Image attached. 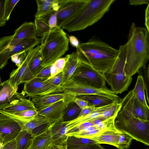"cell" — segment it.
<instances>
[{"label":"cell","mask_w":149,"mask_h":149,"mask_svg":"<svg viewBox=\"0 0 149 149\" xmlns=\"http://www.w3.org/2000/svg\"><path fill=\"white\" fill-rule=\"evenodd\" d=\"M126 51L124 72L132 77L149 59V31L144 27H137L133 22L125 44Z\"/></svg>","instance_id":"cell-1"},{"label":"cell","mask_w":149,"mask_h":149,"mask_svg":"<svg viewBox=\"0 0 149 149\" xmlns=\"http://www.w3.org/2000/svg\"><path fill=\"white\" fill-rule=\"evenodd\" d=\"M76 49L79 59L88 63L102 73L111 70L119 53V49H115L105 42L96 39L80 43Z\"/></svg>","instance_id":"cell-2"},{"label":"cell","mask_w":149,"mask_h":149,"mask_svg":"<svg viewBox=\"0 0 149 149\" xmlns=\"http://www.w3.org/2000/svg\"><path fill=\"white\" fill-rule=\"evenodd\" d=\"M114 0H91L77 14L65 22L61 28L69 32L83 30L100 20L109 10Z\"/></svg>","instance_id":"cell-3"},{"label":"cell","mask_w":149,"mask_h":149,"mask_svg":"<svg viewBox=\"0 0 149 149\" xmlns=\"http://www.w3.org/2000/svg\"><path fill=\"white\" fill-rule=\"evenodd\" d=\"M40 39L41 65L44 68L51 65L68 49L69 40L61 28L57 27L53 29Z\"/></svg>","instance_id":"cell-4"},{"label":"cell","mask_w":149,"mask_h":149,"mask_svg":"<svg viewBox=\"0 0 149 149\" xmlns=\"http://www.w3.org/2000/svg\"><path fill=\"white\" fill-rule=\"evenodd\" d=\"M114 125L118 130L129 135L133 139L149 145V120L140 119L120 108Z\"/></svg>","instance_id":"cell-5"},{"label":"cell","mask_w":149,"mask_h":149,"mask_svg":"<svg viewBox=\"0 0 149 149\" xmlns=\"http://www.w3.org/2000/svg\"><path fill=\"white\" fill-rule=\"evenodd\" d=\"M118 49V56L112 68L109 72L103 73L105 81L116 94L127 90L132 80V77L127 76L124 72L125 44L120 46Z\"/></svg>","instance_id":"cell-6"},{"label":"cell","mask_w":149,"mask_h":149,"mask_svg":"<svg viewBox=\"0 0 149 149\" xmlns=\"http://www.w3.org/2000/svg\"><path fill=\"white\" fill-rule=\"evenodd\" d=\"M70 79L96 88L106 87L103 73L79 59L77 68Z\"/></svg>","instance_id":"cell-7"},{"label":"cell","mask_w":149,"mask_h":149,"mask_svg":"<svg viewBox=\"0 0 149 149\" xmlns=\"http://www.w3.org/2000/svg\"><path fill=\"white\" fill-rule=\"evenodd\" d=\"M61 88L62 92L75 97L84 95H97L121 99L114 92L107 87L101 88H96L71 79L61 86Z\"/></svg>","instance_id":"cell-8"},{"label":"cell","mask_w":149,"mask_h":149,"mask_svg":"<svg viewBox=\"0 0 149 149\" xmlns=\"http://www.w3.org/2000/svg\"><path fill=\"white\" fill-rule=\"evenodd\" d=\"M57 92H62L61 86L52 84L47 79L35 77L24 83L21 93L30 97Z\"/></svg>","instance_id":"cell-9"},{"label":"cell","mask_w":149,"mask_h":149,"mask_svg":"<svg viewBox=\"0 0 149 149\" xmlns=\"http://www.w3.org/2000/svg\"><path fill=\"white\" fill-rule=\"evenodd\" d=\"M90 0H59V8L55 12L58 27L61 28L65 22L79 12Z\"/></svg>","instance_id":"cell-10"},{"label":"cell","mask_w":149,"mask_h":149,"mask_svg":"<svg viewBox=\"0 0 149 149\" xmlns=\"http://www.w3.org/2000/svg\"><path fill=\"white\" fill-rule=\"evenodd\" d=\"M118 103L120 102H115L105 106L95 107L94 111L89 114L68 122V131L86 121L99 118L107 119L111 117L117 113L120 109V105L117 104Z\"/></svg>","instance_id":"cell-11"},{"label":"cell","mask_w":149,"mask_h":149,"mask_svg":"<svg viewBox=\"0 0 149 149\" xmlns=\"http://www.w3.org/2000/svg\"><path fill=\"white\" fill-rule=\"evenodd\" d=\"M40 38H28L23 39L15 45L9 46L0 50V69L8 64V60L13 55L23 51L28 52L38 45Z\"/></svg>","instance_id":"cell-12"},{"label":"cell","mask_w":149,"mask_h":149,"mask_svg":"<svg viewBox=\"0 0 149 149\" xmlns=\"http://www.w3.org/2000/svg\"><path fill=\"white\" fill-rule=\"evenodd\" d=\"M37 38L34 22H25L14 31L13 35L2 37L3 46L5 48L15 45L23 39Z\"/></svg>","instance_id":"cell-13"},{"label":"cell","mask_w":149,"mask_h":149,"mask_svg":"<svg viewBox=\"0 0 149 149\" xmlns=\"http://www.w3.org/2000/svg\"><path fill=\"white\" fill-rule=\"evenodd\" d=\"M120 103L121 108L140 119L149 120V107L140 102L134 97L132 90L121 100Z\"/></svg>","instance_id":"cell-14"},{"label":"cell","mask_w":149,"mask_h":149,"mask_svg":"<svg viewBox=\"0 0 149 149\" xmlns=\"http://www.w3.org/2000/svg\"><path fill=\"white\" fill-rule=\"evenodd\" d=\"M21 130L17 121L6 115L0 113V136L4 144L15 139Z\"/></svg>","instance_id":"cell-15"},{"label":"cell","mask_w":149,"mask_h":149,"mask_svg":"<svg viewBox=\"0 0 149 149\" xmlns=\"http://www.w3.org/2000/svg\"><path fill=\"white\" fill-rule=\"evenodd\" d=\"M75 97L59 101L50 106L38 111V114L45 117L51 125L61 118L64 111Z\"/></svg>","instance_id":"cell-16"},{"label":"cell","mask_w":149,"mask_h":149,"mask_svg":"<svg viewBox=\"0 0 149 149\" xmlns=\"http://www.w3.org/2000/svg\"><path fill=\"white\" fill-rule=\"evenodd\" d=\"M73 96L65 93H52L42 95L30 97L36 110H43L59 101L65 100Z\"/></svg>","instance_id":"cell-17"},{"label":"cell","mask_w":149,"mask_h":149,"mask_svg":"<svg viewBox=\"0 0 149 149\" xmlns=\"http://www.w3.org/2000/svg\"><path fill=\"white\" fill-rule=\"evenodd\" d=\"M51 124L44 117L38 114L29 121L22 123L21 131L30 133L31 137L39 134L47 130Z\"/></svg>","instance_id":"cell-18"},{"label":"cell","mask_w":149,"mask_h":149,"mask_svg":"<svg viewBox=\"0 0 149 149\" xmlns=\"http://www.w3.org/2000/svg\"><path fill=\"white\" fill-rule=\"evenodd\" d=\"M40 47V44L39 45L36 47L29 51L22 64L16 69L12 70L8 79L13 86H18L22 83L28 63L34 55L39 50Z\"/></svg>","instance_id":"cell-19"},{"label":"cell","mask_w":149,"mask_h":149,"mask_svg":"<svg viewBox=\"0 0 149 149\" xmlns=\"http://www.w3.org/2000/svg\"><path fill=\"white\" fill-rule=\"evenodd\" d=\"M3 82V86L0 91V106L1 109L11 102L18 100L24 96L21 93H18L17 92L18 86H13L9 79Z\"/></svg>","instance_id":"cell-20"},{"label":"cell","mask_w":149,"mask_h":149,"mask_svg":"<svg viewBox=\"0 0 149 149\" xmlns=\"http://www.w3.org/2000/svg\"><path fill=\"white\" fill-rule=\"evenodd\" d=\"M68 122H63L61 119L51 124L50 130L52 141L51 144L60 145L66 144L68 136Z\"/></svg>","instance_id":"cell-21"},{"label":"cell","mask_w":149,"mask_h":149,"mask_svg":"<svg viewBox=\"0 0 149 149\" xmlns=\"http://www.w3.org/2000/svg\"><path fill=\"white\" fill-rule=\"evenodd\" d=\"M40 49L28 63L22 83H25L34 77L44 68L41 65L42 58Z\"/></svg>","instance_id":"cell-22"},{"label":"cell","mask_w":149,"mask_h":149,"mask_svg":"<svg viewBox=\"0 0 149 149\" xmlns=\"http://www.w3.org/2000/svg\"><path fill=\"white\" fill-rule=\"evenodd\" d=\"M66 56L67 60L62 71L63 77L61 86L65 85L70 80L77 68L79 61L76 51Z\"/></svg>","instance_id":"cell-23"},{"label":"cell","mask_w":149,"mask_h":149,"mask_svg":"<svg viewBox=\"0 0 149 149\" xmlns=\"http://www.w3.org/2000/svg\"><path fill=\"white\" fill-rule=\"evenodd\" d=\"M52 141L50 127L42 133L31 137L28 149H48Z\"/></svg>","instance_id":"cell-24"},{"label":"cell","mask_w":149,"mask_h":149,"mask_svg":"<svg viewBox=\"0 0 149 149\" xmlns=\"http://www.w3.org/2000/svg\"><path fill=\"white\" fill-rule=\"evenodd\" d=\"M29 109L36 110L31 100L24 97L11 102L1 110L8 113L13 114Z\"/></svg>","instance_id":"cell-25"},{"label":"cell","mask_w":149,"mask_h":149,"mask_svg":"<svg viewBox=\"0 0 149 149\" xmlns=\"http://www.w3.org/2000/svg\"><path fill=\"white\" fill-rule=\"evenodd\" d=\"M87 101L88 105L101 107L113 103H120L121 100L97 95H87L76 97Z\"/></svg>","instance_id":"cell-26"},{"label":"cell","mask_w":149,"mask_h":149,"mask_svg":"<svg viewBox=\"0 0 149 149\" xmlns=\"http://www.w3.org/2000/svg\"><path fill=\"white\" fill-rule=\"evenodd\" d=\"M120 132L118 130L107 131L89 139L94 141L96 143L110 145L117 148Z\"/></svg>","instance_id":"cell-27"},{"label":"cell","mask_w":149,"mask_h":149,"mask_svg":"<svg viewBox=\"0 0 149 149\" xmlns=\"http://www.w3.org/2000/svg\"><path fill=\"white\" fill-rule=\"evenodd\" d=\"M0 113L5 114L12 118L17 121L20 126L22 123L29 121L38 114V111L34 109H29L13 114L8 113L0 109Z\"/></svg>","instance_id":"cell-28"},{"label":"cell","mask_w":149,"mask_h":149,"mask_svg":"<svg viewBox=\"0 0 149 149\" xmlns=\"http://www.w3.org/2000/svg\"><path fill=\"white\" fill-rule=\"evenodd\" d=\"M54 12L41 17H35L34 23L37 37H42L51 31L48 22L50 16Z\"/></svg>","instance_id":"cell-29"},{"label":"cell","mask_w":149,"mask_h":149,"mask_svg":"<svg viewBox=\"0 0 149 149\" xmlns=\"http://www.w3.org/2000/svg\"><path fill=\"white\" fill-rule=\"evenodd\" d=\"M132 91L134 97L140 102L149 107L146 98L144 84L141 76H138L135 85Z\"/></svg>","instance_id":"cell-30"},{"label":"cell","mask_w":149,"mask_h":149,"mask_svg":"<svg viewBox=\"0 0 149 149\" xmlns=\"http://www.w3.org/2000/svg\"><path fill=\"white\" fill-rule=\"evenodd\" d=\"M81 110L73 101L64 111L61 119L63 122H68L75 119L78 117Z\"/></svg>","instance_id":"cell-31"},{"label":"cell","mask_w":149,"mask_h":149,"mask_svg":"<svg viewBox=\"0 0 149 149\" xmlns=\"http://www.w3.org/2000/svg\"><path fill=\"white\" fill-rule=\"evenodd\" d=\"M54 0H36L37 10L35 17H42L54 12L53 9Z\"/></svg>","instance_id":"cell-32"},{"label":"cell","mask_w":149,"mask_h":149,"mask_svg":"<svg viewBox=\"0 0 149 149\" xmlns=\"http://www.w3.org/2000/svg\"><path fill=\"white\" fill-rule=\"evenodd\" d=\"M31 135L26 131H21L15 138L16 149H28Z\"/></svg>","instance_id":"cell-33"},{"label":"cell","mask_w":149,"mask_h":149,"mask_svg":"<svg viewBox=\"0 0 149 149\" xmlns=\"http://www.w3.org/2000/svg\"><path fill=\"white\" fill-rule=\"evenodd\" d=\"M96 143L94 141L88 139L68 136L66 141L67 146H80Z\"/></svg>","instance_id":"cell-34"},{"label":"cell","mask_w":149,"mask_h":149,"mask_svg":"<svg viewBox=\"0 0 149 149\" xmlns=\"http://www.w3.org/2000/svg\"><path fill=\"white\" fill-rule=\"evenodd\" d=\"M149 66L143 67L141 68L137 73L139 75L141 76L143 79L144 84L146 97L147 104L149 105L148 98L149 86Z\"/></svg>","instance_id":"cell-35"},{"label":"cell","mask_w":149,"mask_h":149,"mask_svg":"<svg viewBox=\"0 0 149 149\" xmlns=\"http://www.w3.org/2000/svg\"><path fill=\"white\" fill-rule=\"evenodd\" d=\"M67 59V57L66 55L64 57L60 58L58 59L51 65V76L48 79L62 72Z\"/></svg>","instance_id":"cell-36"},{"label":"cell","mask_w":149,"mask_h":149,"mask_svg":"<svg viewBox=\"0 0 149 149\" xmlns=\"http://www.w3.org/2000/svg\"><path fill=\"white\" fill-rule=\"evenodd\" d=\"M133 139L129 135L121 132L117 148L118 149H127L130 147Z\"/></svg>","instance_id":"cell-37"},{"label":"cell","mask_w":149,"mask_h":149,"mask_svg":"<svg viewBox=\"0 0 149 149\" xmlns=\"http://www.w3.org/2000/svg\"><path fill=\"white\" fill-rule=\"evenodd\" d=\"M19 1V0H5L3 17L6 21L9 19L12 11Z\"/></svg>","instance_id":"cell-38"},{"label":"cell","mask_w":149,"mask_h":149,"mask_svg":"<svg viewBox=\"0 0 149 149\" xmlns=\"http://www.w3.org/2000/svg\"><path fill=\"white\" fill-rule=\"evenodd\" d=\"M28 52L23 51L15 54L11 57V61L18 67H19L24 61Z\"/></svg>","instance_id":"cell-39"},{"label":"cell","mask_w":149,"mask_h":149,"mask_svg":"<svg viewBox=\"0 0 149 149\" xmlns=\"http://www.w3.org/2000/svg\"><path fill=\"white\" fill-rule=\"evenodd\" d=\"M67 149H104L100 144L95 143L80 146H67Z\"/></svg>","instance_id":"cell-40"},{"label":"cell","mask_w":149,"mask_h":149,"mask_svg":"<svg viewBox=\"0 0 149 149\" xmlns=\"http://www.w3.org/2000/svg\"><path fill=\"white\" fill-rule=\"evenodd\" d=\"M51 65L44 68L35 77L48 79L51 76Z\"/></svg>","instance_id":"cell-41"},{"label":"cell","mask_w":149,"mask_h":149,"mask_svg":"<svg viewBox=\"0 0 149 149\" xmlns=\"http://www.w3.org/2000/svg\"><path fill=\"white\" fill-rule=\"evenodd\" d=\"M63 77L62 72L47 79L52 84L58 86H61Z\"/></svg>","instance_id":"cell-42"},{"label":"cell","mask_w":149,"mask_h":149,"mask_svg":"<svg viewBox=\"0 0 149 149\" xmlns=\"http://www.w3.org/2000/svg\"><path fill=\"white\" fill-rule=\"evenodd\" d=\"M55 12L51 14L48 20V24L50 30L58 27L57 18Z\"/></svg>","instance_id":"cell-43"},{"label":"cell","mask_w":149,"mask_h":149,"mask_svg":"<svg viewBox=\"0 0 149 149\" xmlns=\"http://www.w3.org/2000/svg\"><path fill=\"white\" fill-rule=\"evenodd\" d=\"M5 0H0V27L4 26L6 21L4 18V10Z\"/></svg>","instance_id":"cell-44"},{"label":"cell","mask_w":149,"mask_h":149,"mask_svg":"<svg viewBox=\"0 0 149 149\" xmlns=\"http://www.w3.org/2000/svg\"><path fill=\"white\" fill-rule=\"evenodd\" d=\"M95 107L94 106L88 105L81 109L77 118L82 117L89 114L94 111Z\"/></svg>","instance_id":"cell-45"},{"label":"cell","mask_w":149,"mask_h":149,"mask_svg":"<svg viewBox=\"0 0 149 149\" xmlns=\"http://www.w3.org/2000/svg\"><path fill=\"white\" fill-rule=\"evenodd\" d=\"M73 101L81 109L88 106V103L87 101L76 97H75L73 100Z\"/></svg>","instance_id":"cell-46"},{"label":"cell","mask_w":149,"mask_h":149,"mask_svg":"<svg viewBox=\"0 0 149 149\" xmlns=\"http://www.w3.org/2000/svg\"><path fill=\"white\" fill-rule=\"evenodd\" d=\"M129 4L132 6L140 5L143 4H148V0H130L129 1Z\"/></svg>","instance_id":"cell-47"},{"label":"cell","mask_w":149,"mask_h":149,"mask_svg":"<svg viewBox=\"0 0 149 149\" xmlns=\"http://www.w3.org/2000/svg\"><path fill=\"white\" fill-rule=\"evenodd\" d=\"M16 142L15 139L5 144L2 149H16Z\"/></svg>","instance_id":"cell-48"},{"label":"cell","mask_w":149,"mask_h":149,"mask_svg":"<svg viewBox=\"0 0 149 149\" xmlns=\"http://www.w3.org/2000/svg\"><path fill=\"white\" fill-rule=\"evenodd\" d=\"M69 41L71 45L76 48L77 47L79 44V40L77 38L73 36H70L69 37Z\"/></svg>","instance_id":"cell-49"},{"label":"cell","mask_w":149,"mask_h":149,"mask_svg":"<svg viewBox=\"0 0 149 149\" xmlns=\"http://www.w3.org/2000/svg\"><path fill=\"white\" fill-rule=\"evenodd\" d=\"M149 4L147 6L145 10V24L147 30L149 31Z\"/></svg>","instance_id":"cell-50"},{"label":"cell","mask_w":149,"mask_h":149,"mask_svg":"<svg viewBox=\"0 0 149 149\" xmlns=\"http://www.w3.org/2000/svg\"><path fill=\"white\" fill-rule=\"evenodd\" d=\"M67 147L66 144L60 145L51 144L48 149H67Z\"/></svg>","instance_id":"cell-51"},{"label":"cell","mask_w":149,"mask_h":149,"mask_svg":"<svg viewBox=\"0 0 149 149\" xmlns=\"http://www.w3.org/2000/svg\"><path fill=\"white\" fill-rule=\"evenodd\" d=\"M4 145L1 136H0V149H2Z\"/></svg>","instance_id":"cell-52"},{"label":"cell","mask_w":149,"mask_h":149,"mask_svg":"<svg viewBox=\"0 0 149 149\" xmlns=\"http://www.w3.org/2000/svg\"><path fill=\"white\" fill-rule=\"evenodd\" d=\"M3 84V82L2 83L0 84V91L1 89V88H2ZM0 109H1V107H0Z\"/></svg>","instance_id":"cell-53"}]
</instances>
